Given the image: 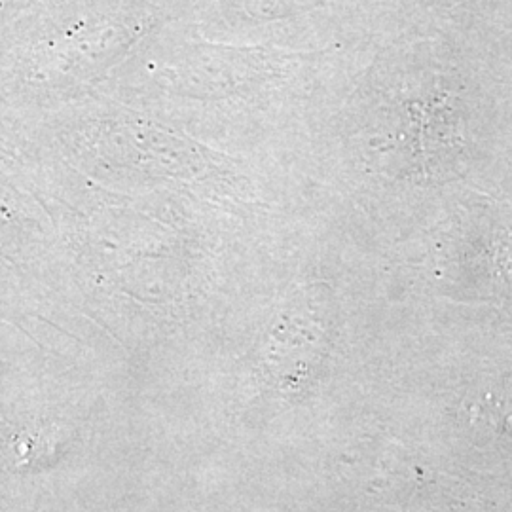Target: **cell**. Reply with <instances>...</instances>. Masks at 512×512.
Returning a JSON list of instances; mask_svg holds the SVG:
<instances>
[{"label":"cell","instance_id":"1","mask_svg":"<svg viewBox=\"0 0 512 512\" xmlns=\"http://www.w3.org/2000/svg\"><path fill=\"white\" fill-rule=\"evenodd\" d=\"M8 446L12 450L10 456L14 467L33 469L44 467L59 458L61 439L59 431L52 425L31 423L14 431V435L8 437Z\"/></svg>","mask_w":512,"mask_h":512}]
</instances>
